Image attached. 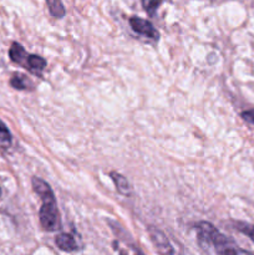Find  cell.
Instances as JSON below:
<instances>
[{
    "mask_svg": "<svg viewBox=\"0 0 254 255\" xmlns=\"http://www.w3.org/2000/svg\"><path fill=\"white\" fill-rule=\"evenodd\" d=\"M32 189L39 194L42 201V206L39 212V218L41 228L46 232H56L61 228V216L57 208L56 198L54 196L51 187L41 178L32 177Z\"/></svg>",
    "mask_w": 254,
    "mask_h": 255,
    "instance_id": "cell-1",
    "label": "cell"
},
{
    "mask_svg": "<svg viewBox=\"0 0 254 255\" xmlns=\"http://www.w3.org/2000/svg\"><path fill=\"white\" fill-rule=\"evenodd\" d=\"M196 229L198 231L199 246L203 251L209 252L211 247H213L216 253L218 254H241L249 253L243 249L233 248L232 241L221 233L213 224L208 222H199L196 224Z\"/></svg>",
    "mask_w": 254,
    "mask_h": 255,
    "instance_id": "cell-2",
    "label": "cell"
},
{
    "mask_svg": "<svg viewBox=\"0 0 254 255\" xmlns=\"http://www.w3.org/2000/svg\"><path fill=\"white\" fill-rule=\"evenodd\" d=\"M10 60L20 66L29 70L31 74L36 76H41L42 71L46 67V61L39 55H30L25 51L24 47L17 42H12L9 50Z\"/></svg>",
    "mask_w": 254,
    "mask_h": 255,
    "instance_id": "cell-3",
    "label": "cell"
},
{
    "mask_svg": "<svg viewBox=\"0 0 254 255\" xmlns=\"http://www.w3.org/2000/svg\"><path fill=\"white\" fill-rule=\"evenodd\" d=\"M129 25H131L132 30H133L136 34L138 35H143V36L148 37V39L157 40L159 39V32L157 31L156 27L151 24L147 20L141 19V17H131L129 19Z\"/></svg>",
    "mask_w": 254,
    "mask_h": 255,
    "instance_id": "cell-4",
    "label": "cell"
},
{
    "mask_svg": "<svg viewBox=\"0 0 254 255\" xmlns=\"http://www.w3.org/2000/svg\"><path fill=\"white\" fill-rule=\"evenodd\" d=\"M147 232L149 234V238H151L152 243L154 244V247L157 248V252L161 254H173L174 251L171 247V243L167 239V237L164 236V233H162L159 229L154 228L153 226H149L147 228Z\"/></svg>",
    "mask_w": 254,
    "mask_h": 255,
    "instance_id": "cell-5",
    "label": "cell"
},
{
    "mask_svg": "<svg viewBox=\"0 0 254 255\" xmlns=\"http://www.w3.org/2000/svg\"><path fill=\"white\" fill-rule=\"evenodd\" d=\"M55 244H56L57 248L62 252H67V253H72V252H76L79 249L77 246V242L71 234L67 233H61L59 236H56L55 238Z\"/></svg>",
    "mask_w": 254,
    "mask_h": 255,
    "instance_id": "cell-6",
    "label": "cell"
},
{
    "mask_svg": "<svg viewBox=\"0 0 254 255\" xmlns=\"http://www.w3.org/2000/svg\"><path fill=\"white\" fill-rule=\"evenodd\" d=\"M111 178H112V181H114L117 192H119L120 194H122V196H126V197L131 196V193H132L131 186H129L128 181H127V179L125 178L122 174L116 173V172H111Z\"/></svg>",
    "mask_w": 254,
    "mask_h": 255,
    "instance_id": "cell-7",
    "label": "cell"
},
{
    "mask_svg": "<svg viewBox=\"0 0 254 255\" xmlns=\"http://www.w3.org/2000/svg\"><path fill=\"white\" fill-rule=\"evenodd\" d=\"M10 85L11 87L16 90H29L31 89L32 84L29 77H26L22 74H14L10 79Z\"/></svg>",
    "mask_w": 254,
    "mask_h": 255,
    "instance_id": "cell-8",
    "label": "cell"
},
{
    "mask_svg": "<svg viewBox=\"0 0 254 255\" xmlns=\"http://www.w3.org/2000/svg\"><path fill=\"white\" fill-rule=\"evenodd\" d=\"M47 7H49L50 14L52 15L56 19H61L66 14V10H65L64 4H62V0H46Z\"/></svg>",
    "mask_w": 254,
    "mask_h": 255,
    "instance_id": "cell-9",
    "label": "cell"
},
{
    "mask_svg": "<svg viewBox=\"0 0 254 255\" xmlns=\"http://www.w3.org/2000/svg\"><path fill=\"white\" fill-rule=\"evenodd\" d=\"M234 228L238 232L243 233L244 236L248 237L252 242L254 243V226L249 223H244V222H234Z\"/></svg>",
    "mask_w": 254,
    "mask_h": 255,
    "instance_id": "cell-10",
    "label": "cell"
},
{
    "mask_svg": "<svg viewBox=\"0 0 254 255\" xmlns=\"http://www.w3.org/2000/svg\"><path fill=\"white\" fill-rule=\"evenodd\" d=\"M0 144L2 147H9L11 144V133L1 121H0Z\"/></svg>",
    "mask_w": 254,
    "mask_h": 255,
    "instance_id": "cell-11",
    "label": "cell"
},
{
    "mask_svg": "<svg viewBox=\"0 0 254 255\" xmlns=\"http://www.w3.org/2000/svg\"><path fill=\"white\" fill-rule=\"evenodd\" d=\"M162 2L163 0H142V6H143L144 11L148 12L149 15H153Z\"/></svg>",
    "mask_w": 254,
    "mask_h": 255,
    "instance_id": "cell-12",
    "label": "cell"
},
{
    "mask_svg": "<svg viewBox=\"0 0 254 255\" xmlns=\"http://www.w3.org/2000/svg\"><path fill=\"white\" fill-rule=\"evenodd\" d=\"M242 119L244 121L249 122V124H253L254 125V110H249V111H244L242 112Z\"/></svg>",
    "mask_w": 254,
    "mask_h": 255,
    "instance_id": "cell-13",
    "label": "cell"
},
{
    "mask_svg": "<svg viewBox=\"0 0 254 255\" xmlns=\"http://www.w3.org/2000/svg\"><path fill=\"white\" fill-rule=\"evenodd\" d=\"M0 198H1V187H0Z\"/></svg>",
    "mask_w": 254,
    "mask_h": 255,
    "instance_id": "cell-14",
    "label": "cell"
}]
</instances>
